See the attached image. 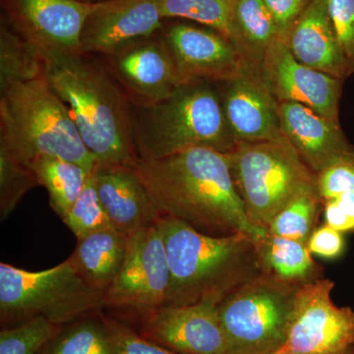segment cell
<instances>
[{
	"instance_id": "cell-1",
	"label": "cell",
	"mask_w": 354,
	"mask_h": 354,
	"mask_svg": "<svg viewBox=\"0 0 354 354\" xmlns=\"http://www.w3.org/2000/svg\"><path fill=\"white\" fill-rule=\"evenodd\" d=\"M158 216L183 221L201 234H244L255 239L269 232L247 216L232 177L228 153L195 148L136 167Z\"/></svg>"
},
{
	"instance_id": "cell-2",
	"label": "cell",
	"mask_w": 354,
	"mask_h": 354,
	"mask_svg": "<svg viewBox=\"0 0 354 354\" xmlns=\"http://www.w3.org/2000/svg\"><path fill=\"white\" fill-rule=\"evenodd\" d=\"M44 77L102 165L136 167L133 104L108 65L81 53L44 51Z\"/></svg>"
},
{
	"instance_id": "cell-3",
	"label": "cell",
	"mask_w": 354,
	"mask_h": 354,
	"mask_svg": "<svg viewBox=\"0 0 354 354\" xmlns=\"http://www.w3.org/2000/svg\"><path fill=\"white\" fill-rule=\"evenodd\" d=\"M158 230L169 261V290L164 306L220 302L263 272L255 239L244 234L212 236L183 221L158 216Z\"/></svg>"
},
{
	"instance_id": "cell-4",
	"label": "cell",
	"mask_w": 354,
	"mask_h": 354,
	"mask_svg": "<svg viewBox=\"0 0 354 354\" xmlns=\"http://www.w3.org/2000/svg\"><path fill=\"white\" fill-rule=\"evenodd\" d=\"M133 129L142 160L195 148L230 153L236 144L218 86L202 79L181 84L171 95L151 106H133Z\"/></svg>"
},
{
	"instance_id": "cell-5",
	"label": "cell",
	"mask_w": 354,
	"mask_h": 354,
	"mask_svg": "<svg viewBox=\"0 0 354 354\" xmlns=\"http://www.w3.org/2000/svg\"><path fill=\"white\" fill-rule=\"evenodd\" d=\"M0 145L30 167L41 158L69 160L88 171L97 164L44 76L0 91Z\"/></svg>"
},
{
	"instance_id": "cell-6",
	"label": "cell",
	"mask_w": 354,
	"mask_h": 354,
	"mask_svg": "<svg viewBox=\"0 0 354 354\" xmlns=\"http://www.w3.org/2000/svg\"><path fill=\"white\" fill-rule=\"evenodd\" d=\"M104 307V293L88 286L68 260L39 272L0 264V321L3 328L36 317L64 326Z\"/></svg>"
},
{
	"instance_id": "cell-7",
	"label": "cell",
	"mask_w": 354,
	"mask_h": 354,
	"mask_svg": "<svg viewBox=\"0 0 354 354\" xmlns=\"http://www.w3.org/2000/svg\"><path fill=\"white\" fill-rule=\"evenodd\" d=\"M228 156L247 216L266 230L286 204L316 183V174L283 135L272 140L237 142Z\"/></svg>"
},
{
	"instance_id": "cell-8",
	"label": "cell",
	"mask_w": 354,
	"mask_h": 354,
	"mask_svg": "<svg viewBox=\"0 0 354 354\" xmlns=\"http://www.w3.org/2000/svg\"><path fill=\"white\" fill-rule=\"evenodd\" d=\"M299 288L263 272L223 298L218 311L230 354L276 353Z\"/></svg>"
},
{
	"instance_id": "cell-9",
	"label": "cell",
	"mask_w": 354,
	"mask_h": 354,
	"mask_svg": "<svg viewBox=\"0 0 354 354\" xmlns=\"http://www.w3.org/2000/svg\"><path fill=\"white\" fill-rule=\"evenodd\" d=\"M335 283L320 279L297 291L285 342L274 354H342L354 346V311L337 307Z\"/></svg>"
},
{
	"instance_id": "cell-10",
	"label": "cell",
	"mask_w": 354,
	"mask_h": 354,
	"mask_svg": "<svg viewBox=\"0 0 354 354\" xmlns=\"http://www.w3.org/2000/svg\"><path fill=\"white\" fill-rule=\"evenodd\" d=\"M169 279L165 242L155 223L130 236L127 260L104 292L106 307L146 315L164 306Z\"/></svg>"
},
{
	"instance_id": "cell-11",
	"label": "cell",
	"mask_w": 354,
	"mask_h": 354,
	"mask_svg": "<svg viewBox=\"0 0 354 354\" xmlns=\"http://www.w3.org/2000/svg\"><path fill=\"white\" fill-rule=\"evenodd\" d=\"M216 84L236 143L276 139L283 135L278 102L266 80L262 65L245 59L236 75Z\"/></svg>"
},
{
	"instance_id": "cell-12",
	"label": "cell",
	"mask_w": 354,
	"mask_h": 354,
	"mask_svg": "<svg viewBox=\"0 0 354 354\" xmlns=\"http://www.w3.org/2000/svg\"><path fill=\"white\" fill-rule=\"evenodd\" d=\"M160 34L183 83L227 81L241 71L247 59L230 39L206 26L176 21L162 26Z\"/></svg>"
},
{
	"instance_id": "cell-13",
	"label": "cell",
	"mask_w": 354,
	"mask_h": 354,
	"mask_svg": "<svg viewBox=\"0 0 354 354\" xmlns=\"http://www.w3.org/2000/svg\"><path fill=\"white\" fill-rule=\"evenodd\" d=\"M218 302L162 306L146 314L140 335L179 354H230Z\"/></svg>"
},
{
	"instance_id": "cell-14",
	"label": "cell",
	"mask_w": 354,
	"mask_h": 354,
	"mask_svg": "<svg viewBox=\"0 0 354 354\" xmlns=\"http://www.w3.org/2000/svg\"><path fill=\"white\" fill-rule=\"evenodd\" d=\"M104 58L133 106L156 104L183 84L160 31Z\"/></svg>"
},
{
	"instance_id": "cell-15",
	"label": "cell",
	"mask_w": 354,
	"mask_h": 354,
	"mask_svg": "<svg viewBox=\"0 0 354 354\" xmlns=\"http://www.w3.org/2000/svg\"><path fill=\"white\" fill-rule=\"evenodd\" d=\"M266 80L278 102H297L333 121H339L342 79L306 66L276 39L262 64Z\"/></svg>"
},
{
	"instance_id": "cell-16",
	"label": "cell",
	"mask_w": 354,
	"mask_h": 354,
	"mask_svg": "<svg viewBox=\"0 0 354 354\" xmlns=\"http://www.w3.org/2000/svg\"><path fill=\"white\" fill-rule=\"evenodd\" d=\"M97 2L6 0L9 20L43 51L79 53L81 36Z\"/></svg>"
},
{
	"instance_id": "cell-17",
	"label": "cell",
	"mask_w": 354,
	"mask_h": 354,
	"mask_svg": "<svg viewBox=\"0 0 354 354\" xmlns=\"http://www.w3.org/2000/svg\"><path fill=\"white\" fill-rule=\"evenodd\" d=\"M164 18L156 0H104L88 16L81 53L106 57L162 30Z\"/></svg>"
},
{
	"instance_id": "cell-18",
	"label": "cell",
	"mask_w": 354,
	"mask_h": 354,
	"mask_svg": "<svg viewBox=\"0 0 354 354\" xmlns=\"http://www.w3.org/2000/svg\"><path fill=\"white\" fill-rule=\"evenodd\" d=\"M93 174L113 230L131 236L157 221V209L136 167L95 164Z\"/></svg>"
},
{
	"instance_id": "cell-19",
	"label": "cell",
	"mask_w": 354,
	"mask_h": 354,
	"mask_svg": "<svg viewBox=\"0 0 354 354\" xmlns=\"http://www.w3.org/2000/svg\"><path fill=\"white\" fill-rule=\"evenodd\" d=\"M279 127L314 174L346 153L354 152L339 122L297 102H278Z\"/></svg>"
},
{
	"instance_id": "cell-20",
	"label": "cell",
	"mask_w": 354,
	"mask_h": 354,
	"mask_svg": "<svg viewBox=\"0 0 354 354\" xmlns=\"http://www.w3.org/2000/svg\"><path fill=\"white\" fill-rule=\"evenodd\" d=\"M285 44L306 66L342 80L351 76L330 17L329 0H313L293 25Z\"/></svg>"
},
{
	"instance_id": "cell-21",
	"label": "cell",
	"mask_w": 354,
	"mask_h": 354,
	"mask_svg": "<svg viewBox=\"0 0 354 354\" xmlns=\"http://www.w3.org/2000/svg\"><path fill=\"white\" fill-rule=\"evenodd\" d=\"M129 241L113 228L95 232L78 241L67 260L88 286L104 293L127 260Z\"/></svg>"
},
{
	"instance_id": "cell-22",
	"label": "cell",
	"mask_w": 354,
	"mask_h": 354,
	"mask_svg": "<svg viewBox=\"0 0 354 354\" xmlns=\"http://www.w3.org/2000/svg\"><path fill=\"white\" fill-rule=\"evenodd\" d=\"M263 271L301 288L323 278V267L312 258L307 244L268 232L255 241Z\"/></svg>"
},
{
	"instance_id": "cell-23",
	"label": "cell",
	"mask_w": 354,
	"mask_h": 354,
	"mask_svg": "<svg viewBox=\"0 0 354 354\" xmlns=\"http://www.w3.org/2000/svg\"><path fill=\"white\" fill-rule=\"evenodd\" d=\"M44 76V51L12 24L2 20L0 30V91L15 83Z\"/></svg>"
},
{
	"instance_id": "cell-24",
	"label": "cell",
	"mask_w": 354,
	"mask_h": 354,
	"mask_svg": "<svg viewBox=\"0 0 354 354\" xmlns=\"http://www.w3.org/2000/svg\"><path fill=\"white\" fill-rule=\"evenodd\" d=\"M31 167L39 185L48 191L50 208L64 221L80 197L93 171L59 158H41L32 162Z\"/></svg>"
},
{
	"instance_id": "cell-25",
	"label": "cell",
	"mask_w": 354,
	"mask_h": 354,
	"mask_svg": "<svg viewBox=\"0 0 354 354\" xmlns=\"http://www.w3.org/2000/svg\"><path fill=\"white\" fill-rule=\"evenodd\" d=\"M234 13L242 57L262 65L270 46L279 39L264 0H234Z\"/></svg>"
},
{
	"instance_id": "cell-26",
	"label": "cell",
	"mask_w": 354,
	"mask_h": 354,
	"mask_svg": "<svg viewBox=\"0 0 354 354\" xmlns=\"http://www.w3.org/2000/svg\"><path fill=\"white\" fill-rule=\"evenodd\" d=\"M39 354H113L101 311L62 326Z\"/></svg>"
},
{
	"instance_id": "cell-27",
	"label": "cell",
	"mask_w": 354,
	"mask_h": 354,
	"mask_svg": "<svg viewBox=\"0 0 354 354\" xmlns=\"http://www.w3.org/2000/svg\"><path fill=\"white\" fill-rule=\"evenodd\" d=\"M165 19H183L223 34L239 51L234 0H156ZM241 53V51H239Z\"/></svg>"
},
{
	"instance_id": "cell-28",
	"label": "cell",
	"mask_w": 354,
	"mask_h": 354,
	"mask_svg": "<svg viewBox=\"0 0 354 354\" xmlns=\"http://www.w3.org/2000/svg\"><path fill=\"white\" fill-rule=\"evenodd\" d=\"M324 209L316 183L310 186L286 204L270 225V234L307 244L318 228L319 218Z\"/></svg>"
},
{
	"instance_id": "cell-29",
	"label": "cell",
	"mask_w": 354,
	"mask_h": 354,
	"mask_svg": "<svg viewBox=\"0 0 354 354\" xmlns=\"http://www.w3.org/2000/svg\"><path fill=\"white\" fill-rule=\"evenodd\" d=\"M37 185L32 167L0 145V220L6 221L26 193Z\"/></svg>"
},
{
	"instance_id": "cell-30",
	"label": "cell",
	"mask_w": 354,
	"mask_h": 354,
	"mask_svg": "<svg viewBox=\"0 0 354 354\" xmlns=\"http://www.w3.org/2000/svg\"><path fill=\"white\" fill-rule=\"evenodd\" d=\"M62 326L36 317L0 332V354H39Z\"/></svg>"
},
{
	"instance_id": "cell-31",
	"label": "cell",
	"mask_w": 354,
	"mask_h": 354,
	"mask_svg": "<svg viewBox=\"0 0 354 354\" xmlns=\"http://www.w3.org/2000/svg\"><path fill=\"white\" fill-rule=\"evenodd\" d=\"M62 221L75 235L77 241L113 228L108 214L97 196L93 171L80 197Z\"/></svg>"
},
{
	"instance_id": "cell-32",
	"label": "cell",
	"mask_w": 354,
	"mask_h": 354,
	"mask_svg": "<svg viewBox=\"0 0 354 354\" xmlns=\"http://www.w3.org/2000/svg\"><path fill=\"white\" fill-rule=\"evenodd\" d=\"M316 188L323 203L354 192V152L342 156L318 172Z\"/></svg>"
},
{
	"instance_id": "cell-33",
	"label": "cell",
	"mask_w": 354,
	"mask_h": 354,
	"mask_svg": "<svg viewBox=\"0 0 354 354\" xmlns=\"http://www.w3.org/2000/svg\"><path fill=\"white\" fill-rule=\"evenodd\" d=\"M113 354H179L149 341L125 324L104 315Z\"/></svg>"
},
{
	"instance_id": "cell-34",
	"label": "cell",
	"mask_w": 354,
	"mask_h": 354,
	"mask_svg": "<svg viewBox=\"0 0 354 354\" xmlns=\"http://www.w3.org/2000/svg\"><path fill=\"white\" fill-rule=\"evenodd\" d=\"M329 10L351 76L354 74V0H329Z\"/></svg>"
},
{
	"instance_id": "cell-35",
	"label": "cell",
	"mask_w": 354,
	"mask_h": 354,
	"mask_svg": "<svg viewBox=\"0 0 354 354\" xmlns=\"http://www.w3.org/2000/svg\"><path fill=\"white\" fill-rule=\"evenodd\" d=\"M313 0H264L276 24L278 38L286 41L293 25Z\"/></svg>"
},
{
	"instance_id": "cell-36",
	"label": "cell",
	"mask_w": 354,
	"mask_h": 354,
	"mask_svg": "<svg viewBox=\"0 0 354 354\" xmlns=\"http://www.w3.org/2000/svg\"><path fill=\"white\" fill-rule=\"evenodd\" d=\"M326 225L341 232L354 234V192L324 202Z\"/></svg>"
},
{
	"instance_id": "cell-37",
	"label": "cell",
	"mask_w": 354,
	"mask_h": 354,
	"mask_svg": "<svg viewBox=\"0 0 354 354\" xmlns=\"http://www.w3.org/2000/svg\"><path fill=\"white\" fill-rule=\"evenodd\" d=\"M310 252L325 259H335L344 252V241L341 232L328 225L317 228L307 243Z\"/></svg>"
},
{
	"instance_id": "cell-38",
	"label": "cell",
	"mask_w": 354,
	"mask_h": 354,
	"mask_svg": "<svg viewBox=\"0 0 354 354\" xmlns=\"http://www.w3.org/2000/svg\"><path fill=\"white\" fill-rule=\"evenodd\" d=\"M342 354H354V346H353V348H349L348 351H346V353Z\"/></svg>"
}]
</instances>
